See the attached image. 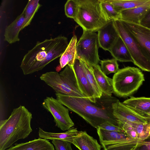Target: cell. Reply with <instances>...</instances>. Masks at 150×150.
<instances>
[{"mask_svg":"<svg viewBox=\"0 0 150 150\" xmlns=\"http://www.w3.org/2000/svg\"><path fill=\"white\" fill-rule=\"evenodd\" d=\"M112 79L113 93L120 98L131 96L145 80L144 75L139 69L129 66L120 69Z\"/></svg>","mask_w":150,"mask_h":150,"instance_id":"obj_6","label":"cell"},{"mask_svg":"<svg viewBox=\"0 0 150 150\" xmlns=\"http://www.w3.org/2000/svg\"><path fill=\"white\" fill-rule=\"evenodd\" d=\"M25 15L23 11L19 16L5 29L4 40L9 44L14 43L20 40L19 34L25 23Z\"/></svg>","mask_w":150,"mask_h":150,"instance_id":"obj_16","label":"cell"},{"mask_svg":"<svg viewBox=\"0 0 150 150\" xmlns=\"http://www.w3.org/2000/svg\"><path fill=\"white\" fill-rule=\"evenodd\" d=\"M113 114L118 122L129 121L146 124L150 118L143 116L121 102L118 100L112 105Z\"/></svg>","mask_w":150,"mask_h":150,"instance_id":"obj_11","label":"cell"},{"mask_svg":"<svg viewBox=\"0 0 150 150\" xmlns=\"http://www.w3.org/2000/svg\"><path fill=\"white\" fill-rule=\"evenodd\" d=\"M121 21L135 38L144 56L150 61V29L140 24Z\"/></svg>","mask_w":150,"mask_h":150,"instance_id":"obj_10","label":"cell"},{"mask_svg":"<svg viewBox=\"0 0 150 150\" xmlns=\"http://www.w3.org/2000/svg\"><path fill=\"white\" fill-rule=\"evenodd\" d=\"M77 42V38L74 34L64 52L60 57L59 62L61 68H64L67 65L73 66L76 57Z\"/></svg>","mask_w":150,"mask_h":150,"instance_id":"obj_23","label":"cell"},{"mask_svg":"<svg viewBox=\"0 0 150 150\" xmlns=\"http://www.w3.org/2000/svg\"><path fill=\"white\" fill-rule=\"evenodd\" d=\"M136 131L139 140H143L150 136V123L146 124L127 121Z\"/></svg>","mask_w":150,"mask_h":150,"instance_id":"obj_29","label":"cell"},{"mask_svg":"<svg viewBox=\"0 0 150 150\" xmlns=\"http://www.w3.org/2000/svg\"><path fill=\"white\" fill-rule=\"evenodd\" d=\"M52 143L54 146L56 150H73L71 143L60 140H52Z\"/></svg>","mask_w":150,"mask_h":150,"instance_id":"obj_32","label":"cell"},{"mask_svg":"<svg viewBox=\"0 0 150 150\" xmlns=\"http://www.w3.org/2000/svg\"><path fill=\"white\" fill-rule=\"evenodd\" d=\"M6 150H54V149L48 139L39 137L25 143H16Z\"/></svg>","mask_w":150,"mask_h":150,"instance_id":"obj_15","label":"cell"},{"mask_svg":"<svg viewBox=\"0 0 150 150\" xmlns=\"http://www.w3.org/2000/svg\"><path fill=\"white\" fill-rule=\"evenodd\" d=\"M125 132L131 138L139 140L137 133L134 128L133 129L127 131Z\"/></svg>","mask_w":150,"mask_h":150,"instance_id":"obj_36","label":"cell"},{"mask_svg":"<svg viewBox=\"0 0 150 150\" xmlns=\"http://www.w3.org/2000/svg\"><path fill=\"white\" fill-rule=\"evenodd\" d=\"M148 117L150 118V112H149L148 114Z\"/></svg>","mask_w":150,"mask_h":150,"instance_id":"obj_37","label":"cell"},{"mask_svg":"<svg viewBox=\"0 0 150 150\" xmlns=\"http://www.w3.org/2000/svg\"><path fill=\"white\" fill-rule=\"evenodd\" d=\"M102 9L109 21L120 19V13L115 9L113 5L109 0H100Z\"/></svg>","mask_w":150,"mask_h":150,"instance_id":"obj_28","label":"cell"},{"mask_svg":"<svg viewBox=\"0 0 150 150\" xmlns=\"http://www.w3.org/2000/svg\"><path fill=\"white\" fill-rule=\"evenodd\" d=\"M109 51L114 58L117 61L121 62L133 63V59L127 47L120 36Z\"/></svg>","mask_w":150,"mask_h":150,"instance_id":"obj_22","label":"cell"},{"mask_svg":"<svg viewBox=\"0 0 150 150\" xmlns=\"http://www.w3.org/2000/svg\"><path fill=\"white\" fill-rule=\"evenodd\" d=\"M38 135L40 137L48 139L60 140L72 144L74 138L79 134L77 129L72 127L67 131L62 133H53L44 131L39 127Z\"/></svg>","mask_w":150,"mask_h":150,"instance_id":"obj_21","label":"cell"},{"mask_svg":"<svg viewBox=\"0 0 150 150\" xmlns=\"http://www.w3.org/2000/svg\"><path fill=\"white\" fill-rule=\"evenodd\" d=\"M40 79L51 87L56 93L84 97L73 66L66 65L59 74L56 71L47 72L42 75Z\"/></svg>","mask_w":150,"mask_h":150,"instance_id":"obj_5","label":"cell"},{"mask_svg":"<svg viewBox=\"0 0 150 150\" xmlns=\"http://www.w3.org/2000/svg\"><path fill=\"white\" fill-rule=\"evenodd\" d=\"M133 150H150V136L145 140H138Z\"/></svg>","mask_w":150,"mask_h":150,"instance_id":"obj_33","label":"cell"},{"mask_svg":"<svg viewBox=\"0 0 150 150\" xmlns=\"http://www.w3.org/2000/svg\"><path fill=\"white\" fill-rule=\"evenodd\" d=\"M138 140H125L101 146L103 150H133Z\"/></svg>","mask_w":150,"mask_h":150,"instance_id":"obj_27","label":"cell"},{"mask_svg":"<svg viewBox=\"0 0 150 150\" xmlns=\"http://www.w3.org/2000/svg\"><path fill=\"white\" fill-rule=\"evenodd\" d=\"M78 11V4L76 0H68L64 5L65 14L67 17L74 19Z\"/></svg>","mask_w":150,"mask_h":150,"instance_id":"obj_31","label":"cell"},{"mask_svg":"<svg viewBox=\"0 0 150 150\" xmlns=\"http://www.w3.org/2000/svg\"><path fill=\"white\" fill-rule=\"evenodd\" d=\"M117 61L114 58L101 60L100 67L103 72L106 75L117 73L120 69Z\"/></svg>","mask_w":150,"mask_h":150,"instance_id":"obj_30","label":"cell"},{"mask_svg":"<svg viewBox=\"0 0 150 150\" xmlns=\"http://www.w3.org/2000/svg\"><path fill=\"white\" fill-rule=\"evenodd\" d=\"M92 66L95 77L103 94L111 96L113 93L112 79L108 77L103 72L99 65Z\"/></svg>","mask_w":150,"mask_h":150,"instance_id":"obj_20","label":"cell"},{"mask_svg":"<svg viewBox=\"0 0 150 150\" xmlns=\"http://www.w3.org/2000/svg\"><path fill=\"white\" fill-rule=\"evenodd\" d=\"M99 47L98 34L83 30L76 43V57L91 65H98L100 61L98 53Z\"/></svg>","mask_w":150,"mask_h":150,"instance_id":"obj_8","label":"cell"},{"mask_svg":"<svg viewBox=\"0 0 150 150\" xmlns=\"http://www.w3.org/2000/svg\"><path fill=\"white\" fill-rule=\"evenodd\" d=\"M98 127L109 131L125 132L119 126H116L109 122H105L102 124L98 128Z\"/></svg>","mask_w":150,"mask_h":150,"instance_id":"obj_34","label":"cell"},{"mask_svg":"<svg viewBox=\"0 0 150 150\" xmlns=\"http://www.w3.org/2000/svg\"><path fill=\"white\" fill-rule=\"evenodd\" d=\"M150 9V0H149L141 6L121 11L120 20L139 24L140 21Z\"/></svg>","mask_w":150,"mask_h":150,"instance_id":"obj_14","label":"cell"},{"mask_svg":"<svg viewBox=\"0 0 150 150\" xmlns=\"http://www.w3.org/2000/svg\"><path fill=\"white\" fill-rule=\"evenodd\" d=\"M139 24L150 29V9L141 20Z\"/></svg>","mask_w":150,"mask_h":150,"instance_id":"obj_35","label":"cell"},{"mask_svg":"<svg viewBox=\"0 0 150 150\" xmlns=\"http://www.w3.org/2000/svg\"><path fill=\"white\" fill-rule=\"evenodd\" d=\"M118 12L141 6L149 0H109Z\"/></svg>","mask_w":150,"mask_h":150,"instance_id":"obj_25","label":"cell"},{"mask_svg":"<svg viewBox=\"0 0 150 150\" xmlns=\"http://www.w3.org/2000/svg\"><path fill=\"white\" fill-rule=\"evenodd\" d=\"M98 33L100 47L105 51H109L119 36L113 20L108 22Z\"/></svg>","mask_w":150,"mask_h":150,"instance_id":"obj_12","label":"cell"},{"mask_svg":"<svg viewBox=\"0 0 150 150\" xmlns=\"http://www.w3.org/2000/svg\"><path fill=\"white\" fill-rule=\"evenodd\" d=\"M96 129L101 145L125 140L135 139L128 136L125 132L109 131L99 127Z\"/></svg>","mask_w":150,"mask_h":150,"instance_id":"obj_17","label":"cell"},{"mask_svg":"<svg viewBox=\"0 0 150 150\" xmlns=\"http://www.w3.org/2000/svg\"><path fill=\"white\" fill-rule=\"evenodd\" d=\"M78 11L74 21L83 30L95 33L110 21L104 13L100 0H76Z\"/></svg>","mask_w":150,"mask_h":150,"instance_id":"obj_4","label":"cell"},{"mask_svg":"<svg viewBox=\"0 0 150 150\" xmlns=\"http://www.w3.org/2000/svg\"><path fill=\"white\" fill-rule=\"evenodd\" d=\"M39 0H29L23 10L25 23L22 29L30 24L33 17L41 6Z\"/></svg>","mask_w":150,"mask_h":150,"instance_id":"obj_26","label":"cell"},{"mask_svg":"<svg viewBox=\"0 0 150 150\" xmlns=\"http://www.w3.org/2000/svg\"><path fill=\"white\" fill-rule=\"evenodd\" d=\"M32 114L24 106L13 109L8 118L0 123V150H5L16 141L27 138L32 131Z\"/></svg>","mask_w":150,"mask_h":150,"instance_id":"obj_3","label":"cell"},{"mask_svg":"<svg viewBox=\"0 0 150 150\" xmlns=\"http://www.w3.org/2000/svg\"><path fill=\"white\" fill-rule=\"evenodd\" d=\"M64 36L38 41L24 55L20 65L23 74L27 75L42 70L51 62L61 57L68 45Z\"/></svg>","mask_w":150,"mask_h":150,"instance_id":"obj_2","label":"cell"},{"mask_svg":"<svg viewBox=\"0 0 150 150\" xmlns=\"http://www.w3.org/2000/svg\"><path fill=\"white\" fill-rule=\"evenodd\" d=\"M42 105L52 114L56 126L61 130H67L74 125L69 116V109L57 99L47 97L44 100Z\"/></svg>","mask_w":150,"mask_h":150,"instance_id":"obj_9","label":"cell"},{"mask_svg":"<svg viewBox=\"0 0 150 150\" xmlns=\"http://www.w3.org/2000/svg\"><path fill=\"white\" fill-rule=\"evenodd\" d=\"M79 150H101L102 146L86 131H80L72 143Z\"/></svg>","mask_w":150,"mask_h":150,"instance_id":"obj_19","label":"cell"},{"mask_svg":"<svg viewBox=\"0 0 150 150\" xmlns=\"http://www.w3.org/2000/svg\"><path fill=\"white\" fill-rule=\"evenodd\" d=\"M55 95L57 99L62 105L96 129L107 122L119 126L113 114L112 105L118 100L115 97L103 94L100 98L93 103L84 97L56 93Z\"/></svg>","mask_w":150,"mask_h":150,"instance_id":"obj_1","label":"cell"},{"mask_svg":"<svg viewBox=\"0 0 150 150\" xmlns=\"http://www.w3.org/2000/svg\"><path fill=\"white\" fill-rule=\"evenodd\" d=\"M119 36L125 44L133 63L142 70L150 72V61L143 54L137 42L120 20L114 21Z\"/></svg>","mask_w":150,"mask_h":150,"instance_id":"obj_7","label":"cell"},{"mask_svg":"<svg viewBox=\"0 0 150 150\" xmlns=\"http://www.w3.org/2000/svg\"><path fill=\"white\" fill-rule=\"evenodd\" d=\"M122 103L140 114L148 117L150 112V98L131 97Z\"/></svg>","mask_w":150,"mask_h":150,"instance_id":"obj_18","label":"cell"},{"mask_svg":"<svg viewBox=\"0 0 150 150\" xmlns=\"http://www.w3.org/2000/svg\"><path fill=\"white\" fill-rule=\"evenodd\" d=\"M80 59L81 60L87 80L93 90L96 98H100L103 93L95 77L92 65L81 59Z\"/></svg>","mask_w":150,"mask_h":150,"instance_id":"obj_24","label":"cell"},{"mask_svg":"<svg viewBox=\"0 0 150 150\" xmlns=\"http://www.w3.org/2000/svg\"><path fill=\"white\" fill-rule=\"evenodd\" d=\"M73 68L84 97L92 102H96L97 99L87 80L81 60L76 57Z\"/></svg>","mask_w":150,"mask_h":150,"instance_id":"obj_13","label":"cell"}]
</instances>
